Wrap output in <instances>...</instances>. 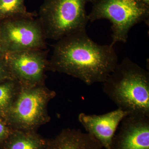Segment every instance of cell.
Wrapping results in <instances>:
<instances>
[{"label": "cell", "instance_id": "8992f818", "mask_svg": "<svg viewBox=\"0 0 149 149\" xmlns=\"http://www.w3.org/2000/svg\"><path fill=\"white\" fill-rule=\"evenodd\" d=\"M0 29L5 53L47 49L43 27L35 17L6 19L0 22Z\"/></svg>", "mask_w": 149, "mask_h": 149}, {"label": "cell", "instance_id": "9c48e42d", "mask_svg": "<svg viewBox=\"0 0 149 149\" xmlns=\"http://www.w3.org/2000/svg\"><path fill=\"white\" fill-rule=\"evenodd\" d=\"M129 114L120 108L102 115H87L81 113L79 122L87 131L98 141L103 148L111 149L113 139L123 119Z\"/></svg>", "mask_w": 149, "mask_h": 149}, {"label": "cell", "instance_id": "30bf717a", "mask_svg": "<svg viewBox=\"0 0 149 149\" xmlns=\"http://www.w3.org/2000/svg\"><path fill=\"white\" fill-rule=\"evenodd\" d=\"M93 136L80 129H63L53 139H48L46 149H103Z\"/></svg>", "mask_w": 149, "mask_h": 149}, {"label": "cell", "instance_id": "7a4b0ae2", "mask_svg": "<svg viewBox=\"0 0 149 149\" xmlns=\"http://www.w3.org/2000/svg\"><path fill=\"white\" fill-rule=\"evenodd\" d=\"M104 93L129 114L149 116V73L126 58L103 83Z\"/></svg>", "mask_w": 149, "mask_h": 149}, {"label": "cell", "instance_id": "277c9868", "mask_svg": "<svg viewBox=\"0 0 149 149\" xmlns=\"http://www.w3.org/2000/svg\"><path fill=\"white\" fill-rule=\"evenodd\" d=\"M56 93L45 84L21 87L10 109L6 123L12 130L37 131L49 122L48 105Z\"/></svg>", "mask_w": 149, "mask_h": 149}, {"label": "cell", "instance_id": "4fadbf2b", "mask_svg": "<svg viewBox=\"0 0 149 149\" xmlns=\"http://www.w3.org/2000/svg\"><path fill=\"white\" fill-rule=\"evenodd\" d=\"M25 0H0V22L6 19L36 17V13L27 11L24 5Z\"/></svg>", "mask_w": 149, "mask_h": 149}, {"label": "cell", "instance_id": "e0dca14e", "mask_svg": "<svg viewBox=\"0 0 149 149\" xmlns=\"http://www.w3.org/2000/svg\"><path fill=\"white\" fill-rule=\"evenodd\" d=\"M141 1L147 5L149 6V0H141Z\"/></svg>", "mask_w": 149, "mask_h": 149}, {"label": "cell", "instance_id": "6da1fadb", "mask_svg": "<svg viewBox=\"0 0 149 149\" xmlns=\"http://www.w3.org/2000/svg\"><path fill=\"white\" fill-rule=\"evenodd\" d=\"M118 61L113 46L98 45L83 30L58 40L49 60V70L68 74L91 85L103 83Z\"/></svg>", "mask_w": 149, "mask_h": 149}, {"label": "cell", "instance_id": "9a60e30c", "mask_svg": "<svg viewBox=\"0 0 149 149\" xmlns=\"http://www.w3.org/2000/svg\"><path fill=\"white\" fill-rule=\"evenodd\" d=\"M12 129L0 119V145L10 133Z\"/></svg>", "mask_w": 149, "mask_h": 149}, {"label": "cell", "instance_id": "5b68a950", "mask_svg": "<svg viewBox=\"0 0 149 149\" xmlns=\"http://www.w3.org/2000/svg\"><path fill=\"white\" fill-rule=\"evenodd\" d=\"M92 3L89 21L109 20L112 24V46L118 42L126 43L129 31L136 24L144 22L149 25V6L141 0H93Z\"/></svg>", "mask_w": 149, "mask_h": 149}, {"label": "cell", "instance_id": "ba28073f", "mask_svg": "<svg viewBox=\"0 0 149 149\" xmlns=\"http://www.w3.org/2000/svg\"><path fill=\"white\" fill-rule=\"evenodd\" d=\"M119 125L111 149H149V116L129 114Z\"/></svg>", "mask_w": 149, "mask_h": 149}, {"label": "cell", "instance_id": "2e32d148", "mask_svg": "<svg viewBox=\"0 0 149 149\" xmlns=\"http://www.w3.org/2000/svg\"><path fill=\"white\" fill-rule=\"evenodd\" d=\"M0 53H5L4 52L3 48L1 29H0Z\"/></svg>", "mask_w": 149, "mask_h": 149}, {"label": "cell", "instance_id": "7c38bea8", "mask_svg": "<svg viewBox=\"0 0 149 149\" xmlns=\"http://www.w3.org/2000/svg\"><path fill=\"white\" fill-rule=\"evenodd\" d=\"M20 88L21 85L14 79L0 81V119L5 123L9 111Z\"/></svg>", "mask_w": 149, "mask_h": 149}, {"label": "cell", "instance_id": "52a82bcc", "mask_svg": "<svg viewBox=\"0 0 149 149\" xmlns=\"http://www.w3.org/2000/svg\"><path fill=\"white\" fill-rule=\"evenodd\" d=\"M45 50L5 53L11 76L21 87H31L45 84L46 71L49 70L48 52Z\"/></svg>", "mask_w": 149, "mask_h": 149}, {"label": "cell", "instance_id": "5bb4252c", "mask_svg": "<svg viewBox=\"0 0 149 149\" xmlns=\"http://www.w3.org/2000/svg\"><path fill=\"white\" fill-rule=\"evenodd\" d=\"M5 53H0V81L13 79L6 62Z\"/></svg>", "mask_w": 149, "mask_h": 149}, {"label": "cell", "instance_id": "3957f363", "mask_svg": "<svg viewBox=\"0 0 149 149\" xmlns=\"http://www.w3.org/2000/svg\"><path fill=\"white\" fill-rule=\"evenodd\" d=\"M93 0H43L39 19L47 39L58 40L86 30L89 21L86 4Z\"/></svg>", "mask_w": 149, "mask_h": 149}, {"label": "cell", "instance_id": "8fae6325", "mask_svg": "<svg viewBox=\"0 0 149 149\" xmlns=\"http://www.w3.org/2000/svg\"><path fill=\"white\" fill-rule=\"evenodd\" d=\"M47 142L37 131L12 130L0 149H46Z\"/></svg>", "mask_w": 149, "mask_h": 149}]
</instances>
